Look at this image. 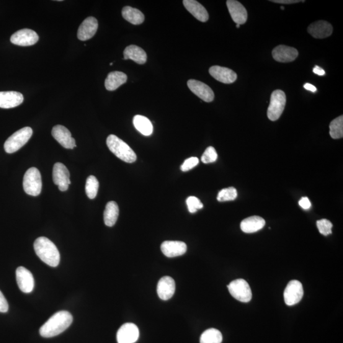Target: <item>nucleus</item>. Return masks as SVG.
Wrapping results in <instances>:
<instances>
[{"instance_id": "33", "label": "nucleus", "mask_w": 343, "mask_h": 343, "mask_svg": "<svg viewBox=\"0 0 343 343\" xmlns=\"http://www.w3.org/2000/svg\"><path fill=\"white\" fill-rule=\"evenodd\" d=\"M237 191L233 187L225 188L220 191L218 193L217 200L219 202H226L235 200L237 197Z\"/></svg>"}, {"instance_id": "5", "label": "nucleus", "mask_w": 343, "mask_h": 343, "mask_svg": "<svg viewBox=\"0 0 343 343\" xmlns=\"http://www.w3.org/2000/svg\"><path fill=\"white\" fill-rule=\"evenodd\" d=\"M23 188L28 195L37 197L40 194L42 189L41 174L38 169L32 167L25 173L23 179Z\"/></svg>"}, {"instance_id": "29", "label": "nucleus", "mask_w": 343, "mask_h": 343, "mask_svg": "<svg viewBox=\"0 0 343 343\" xmlns=\"http://www.w3.org/2000/svg\"><path fill=\"white\" fill-rule=\"evenodd\" d=\"M122 16L124 19L134 25L141 24L144 21V15L140 10L127 6L122 10Z\"/></svg>"}, {"instance_id": "14", "label": "nucleus", "mask_w": 343, "mask_h": 343, "mask_svg": "<svg viewBox=\"0 0 343 343\" xmlns=\"http://www.w3.org/2000/svg\"><path fill=\"white\" fill-rule=\"evenodd\" d=\"M139 336L138 327L133 323L123 324L117 332L118 343H134Z\"/></svg>"}, {"instance_id": "10", "label": "nucleus", "mask_w": 343, "mask_h": 343, "mask_svg": "<svg viewBox=\"0 0 343 343\" xmlns=\"http://www.w3.org/2000/svg\"><path fill=\"white\" fill-rule=\"evenodd\" d=\"M70 174L67 167L62 163H56L53 168V180L54 184L58 186L61 192H66L71 184Z\"/></svg>"}, {"instance_id": "23", "label": "nucleus", "mask_w": 343, "mask_h": 343, "mask_svg": "<svg viewBox=\"0 0 343 343\" xmlns=\"http://www.w3.org/2000/svg\"><path fill=\"white\" fill-rule=\"evenodd\" d=\"M182 2L186 9L197 20L205 22L209 19L207 10L200 3L195 0H184Z\"/></svg>"}, {"instance_id": "43", "label": "nucleus", "mask_w": 343, "mask_h": 343, "mask_svg": "<svg viewBox=\"0 0 343 343\" xmlns=\"http://www.w3.org/2000/svg\"><path fill=\"white\" fill-rule=\"evenodd\" d=\"M240 27H241V25H239V24H236V27L237 28H239Z\"/></svg>"}, {"instance_id": "1", "label": "nucleus", "mask_w": 343, "mask_h": 343, "mask_svg": "<svg viewBox=\"0 0 343 343\" xmlns=\"http://www.w3.org/2000/svg\"><path fill=\"white\" fill-rule=\"evenodd\" d=\"M73 320V316L69 312L59 311L53 314L43 325L40 329V334L41 336L46 338L58 336L71 326Z\"/></svg>"}, {"instance_id": "16", "label": "nucleus", "mask_w": 343, "mask_h": 343, "mask_svg": "<svg viewBox=\"0 0 343 343\" xmlns=\"http://www.w3.org/2000/svg\"><path fill=\"white\" fill-rule=\"evenodd\" d=\"M298 55V51L296 48L286 45L278 46L272 51L273 59L280 63H290L295 61Z\"/></svg>"}, {"instance_id": "24", "label": "nucleus", "mask_w": 343, "mask_h": 343, "mask_svg": "<svg viewBox=\"0 0 343 343\" xmlns=\"http://www.w3.org/2000/svg\"><path fill=\"white\" fill-rule=\"evenodd\" d=\"M265 219L259 216H251L242 221V231L246 233H255L260 230L265 226Z\"/></svg>"}, {"instance_id": "45", "label": "nucleus", "mask_w": 343, "mask_h": 343, "mask_svg": "<svg viewBox=\"0 0 343 343\" xmlns=\"http://www.w3.org/2000/svg\"><path fill=\"white\" fill-rule=\"evenodd\" d=\"M112 65H113V63H110V66H112Z\"/></svg>"}, {"instance_id": "8", "label": "nucleus", "mask_w": 343, "mask_h": 343, "mask_svg": "<svg viewBox=\"0 0 343 343\" xmlns=\"http://www.w3.org/2000/svg\"><path fill=\"white\" fill-rule=\"evenodd\" d=\"M304 295L303 285L298 280H292L288 283L284 291V301L288 306L298 304Z\"/></svg>"}, {"instance_id": "42", "label": "nucleus", "mask_w": 343, "mask_h": 343, "mask_svg": "<svg viewBox=\"0 0 343 343\" xmlns=\"http://www.w3.org/2000/svg\"><path fill=\"white\" fill-rule=\"evenodd\" d=\"M304 88L306 90L312 92H315L317 90L316 88L310 84H304Z\"/></svg>"}, {"instance_id": "35", "label": "nucleus", "mask_w": 343, "mask_h": 343, "mask_svg": "<svg viewBox=\"0 0 343 343\" xmlns=\"http://www.w3.org/2000/svg\"><path fill=\"white\" fill-rule=\"evenodd\" d=\"M218 159V153L214 147L210 146L205 149L202 156V161L204 164L213 163Z\"/></svg>"}, {"instance_id": "38", "label": "nucleus", "mask_w": 343, "mask_h": 343, "mask_svg": "<svg viewBox=\"0 0 343 343\" xmlns=\"http://www.w3.org/2000/svg\"><path fill=\"white\" fill-rule=\"evenodd\" d=\"M9 310V304L3 293L0 291V312L6 313Z\"/></svg>"}, {"instance_id": "4", "label": "nucleus", "mask_w": 343, "mask_h": 343, "mask_svg": "<svg viewBox=\"0 0 343 343\" xmlns=\"http://www.w3.org/2000/svg\"><path fill=\"white\" fill-rule=\"evenodd\" d=\"M33 135L32 128L25 127L15 131L4 144V149L7 153H13L19 150L27 144Z\"/></svg>"}, {"instance_id": "11", "label": "nucleus", "mask_w": 343, "mask_h": 343, "mask_svg": "<svg viewBox=\"0 0 343 343\" xmlns=\"http://www.w3.org/2000/svg\"><path fill=\"white\" fill-rule=\"evenodd\" d=\"M187 84L191 91L203 101L207 102L213 101L215 99V93L207 85L193 79L188 81Z\"/></svg>"}, {"instance_id": "19", "label": "nucleus", "mask_w": 343, "mask_h": 343, "mask_svg": "<svg viewBox=\"0 0 343 343\" xmlns=\"http://www.w3.org/2000/svg\"><path fill=\"white\" fill-rule=\"evenodd\" d=\"M24 101L21 93L15 91L0 92V108L10 109L18 107Z\"/></svg>"}, {"instance_id": "28", "label": "nucleus", "mask_w": 343, "mask_h": 343, "mask_svg": "<svg viewBox=\"0 0 343 343\" xmlns=\"http://www.w3.org/2000/svg\"><path fill=\"white\" fill-rule=\"evenodd\" d=\"M133 123L134 127L143 135L149 136L153 134V125L148 118L142 115H136L134 117Z\"/></svg>"}, {"instance_id": "7", "label": "nucleus", "mask_w": 343, "mask_h": 343, "mask_svg": "<svg viewBox=\"0 0 343 343\" xmlns=\"http://www.w3.org/2000/svg\"><path fill=\"white\" fill-rule=\"evenodd\" d=\"M229 292L236 300L248 303L251 300L252 294L249 283L244 279L233 280L228 285Z\"/></svg>"}, {"instance_id": "3", "label": "nucleus", "mask_w": 343, "mask_h": 343, "mask_svg": "<svg viewBox=\"0 0 343 343\" xmlns=\"http://www.w3.org/2000/svg\"><path fill=\"white\" fill-rule=\"evenodd\" d=\"M107 144L110 150L122 161L130 164L136 161L137 155L135 152L117 136L113 134L108 136Z\"/></svg>"}, {"instance_id": "40", "label": "nucleus", "mask_w": 343, "mask_h": 343, "mask_svg": "<svg viewBox=\"0 0 343 343\" xmlns=\"http://www.w3.org/2000/svg\"><path fill=\"white\" fill-rule=\"evenodd\" d=\"M271 2L275 3V4L285 5L298 4V3L300 2V1H299V0H273V1Z\"/></svg>"}, {"instance_id": "25", "label": "nucleus", "mask_w": 343, "mask_h": 343, "mask_svg": "<svg viewBox=\"0 0 343 343\" xmlns=\"http://www.w3.org/2000/svg\"><path fill=\"white\" fill-rule=\"evenodd\" d=\"M124 59H130L139 64H144L147 61V55L143 48L137 45H131L126 47L123 51Z\"/></svg>"}, {"instance_id": "6", "label": "nucleus", "mask_w": 343, "mask_h": 343, "mask_svg": "<svg viewBox=\"0 0 343 343\" xmlns=\"http://www.w3.org/2000/svg\"><path fill=\"white\" fill-rule=\"evenodd\" d=\"M286 95L281 90H276L271 95L270 102L268 107L267 115L271 121L279 119L285 107Z\"/></svg>"}, {"instance_id": "36", "label": "nucleus", "mask_w": 343, "mask_h": 343, "mask_svg": "<svg viewBox=\"0 0 343 343\" xmlns=\"http://www.w3.org/2000/svg\"><path fill=\"white\" fill-rule=\"evenodd\" d=\"M187 204L190 213H195L198 210L202 209L203 205L198 198L190 197L187 198Z\"/></svg>"}, {"instance_id": "30", "label": "nucleus", "mask_w": 343, "mask_h": 343, "mask_svg": "<svg viewBox=\"0 0 343 343\" xmlns=\"http://www.w3.org/2000/svg\"><path fill=\"white\" fill-rule=\"evenodd\" d=\"M223 336L218 329L206 330L200 337V343H221Z\"/></svg>"}, {"instance_id": "12", "label": "nucleus", "mask_w": 343, "mask_h": 343, "mask_svg": "<svg viewBox=\"0 0 343 343\" xmlns=\"http://www.w3.org/2000/svg\"><path fill=\"white\" fill-rule=\"evenodd\" d=\"M51 135L64 148L72 149L76 147L75 139L72 138L70 131L63 125H58L54 127Z\"/></svg>"}, {"instance_id": "15", "label": "nucleus", "mask_w": 343, "mask_h": 343, "mask_svg": "<svg viewBox=\"0 0 343 343\" xmlns=\"http://www.w3.org/2000/svg\"><path fill=\"white\" fill-rule=\"evenodd\" d=\"M226 5L233 21L236 23V24H244L247 21L248 15L247 10L243 5L236 0H228Z\"/></svg>"}, {"instance_id": "22", "label": "nucleus", "mask_w": 343, "mask_h": 343, "mask_svg": "<svg viewBox=\"0 0 343 343\" xmlns=\"http://www.w3.org/2000/svg\"><path fill=\"white\" fill-rule=\"evenodd\" d=\"M161 250L165 256L174 257L184 254L187 251V246L182 242L165 241L162 244Z\"/></svg>"}, {"instance_id": "26", "label": "nucleus", "mask_w": 343, "mask_h": 343, "mask_svg": "<svg viewBox=\"0 0 343 343\" xmlns=\"http://www.w3.org/2000/svg\"><path fill=\"white\" fill-rule=\"evenodd\" d=\"M127 81V76L120 71L111 72L105 78V87L109 91H114Z\"/></svg>"}, {"instance_id": "18", "label": "nucleus", "mask_w": 343, "mask_h": 343, "mask_svg": "<svg viewBox=\"0 0 343 343\" xmlns=\"http://www.w3.org/2000/svg\"><path fill=\"white\" fill-rule=\"evenodd\" d=\"M209 73L216 81L225 84L234 83L237 74L231 69L219 66H214L209 69Z\"/></svg>"}, {"instance_id": "39", "label": "nucleus", "mask_w": 343, "mask_h": 343, "mask_svg": "<svg viewBox=\"0 0 343 343\" xmlns=\"http://www.w3.org/2000/svg\"><path fill=\"white\" fill-rule=\"evenodd\" d=\"M299 204L301 206L303 209L308 210L309 208H310L311 204L310 201L308 199V198L303 197L299 202Z\"/></svg>"}, {"instance_id": "34", "label": "nucleus", "mask_w": 343, "mask_h": 343, "mask_svg": "<svg viewBox=\"0 0 343 343\" xmlns=\"http://www.w3.org/2000/svg\"><path fill=\"white\" fill-rule=\"evenodd\" d=\"M316 226L320 233L323 235L327 236L332 233V224L327 219H324L317 221Z\"/></svg>"}, {"instance_id": "37", "label": "nucleus", "mask_w": 343, "mask_h": 343, "mask_svg": "<svg viewBox=\"0 0 343 343\" xmlns=\"http://www.w3.org/2000/svg\"><path fill=\"white\" fill-rule=\"evenodd\" d=\"M198 163H199V160L197 157H191V158L186 160L180 167V169L183 172L189 171L190 170L197 166Z\"/></svg>"}, {"instance_id": "9", "label": "nucleus", "mask_w": 343, "mask_h": 343, "mask_svg": "<svg viewBox=\"0 0 343 343\" xmlns=\"http://www.w3.org/2000/svg\"><path fill=\"white\" fill-rule=\"evenodd\" d=\"M39 40L37 33L32 30L23 29L12 35L10 42L14 45L28 46L35 45Z\"/></svg>"}, {"instance_id": "13", "label": "nucleus", "mask_w": 343, "mask_h": 343, "mask_svg": "<svg viewBox=\"0 0 343 343\" xmlns=\"http://www.w3.org/2000/svg\"><path fill=\"white\" fill-rule=\"evenodd\" d=\"M16 279L18 286L24 293H32L35 287V280L32 273L24 267H20L16 270Z\"/></svg>"}, {"instance_id": "31", "label": "nucleus", "mask_w": 343, "mask_h": 343, "mask_svg": "<svg viewBox=\"0 0 343 343\" xmlns=\"http://www.w3.org/2000/svg\"><path fill=\"white\" fill-rule=\"evenodd\" d=\"M330 136L332 139H337L343 137V116H340L332 121L329 125Z\"/></svg>"}, {"instance_id": "2", "label": "nucleus", "mask_w": 343, "mask_h": 343, "mask_svg": "<svg viewBox=\"0 0 343 343\" xmlns=\"http://www.w3.org/2000/svg\"><path fill=\"white\" fill-rule=\"evenodd\" d=\"M34 249L37 256L46 265L57 267L60 262V254L56 245L46 237H39L36 240Z\"/></svg>"}, {"instance_id": "27", "label": "nucleus", "mask_w": 343, "mask_h": 343, "mask_svg": "<svg viewBox=\"0 0 343 343\" xmlns=\"http://www.w3.org/2000/svg\"><path fill=\"white\" fill-rule=\"evenodd\" d=\"M119 215V208L117 203L111 201L105 206L104 212V221L105 225L112 227L117 223Z\"/></svg>"}, {"instance_id": "44", "label": "nucleus", "mask_w": 343, "mask_h": 343, "mask_svg": "<svg viewBox=\"0 0 343 343\" xmlns=\"http://www.w3.org/2000/svg\"><path fill=\"white\" fill-rule=\"evenodd\" d=\"M281 9H282V10H284V7H281Z\"/></svg>"}, {"instance_id": "20", "label": "nucleus", "mask_w": 343, "mask_h": 343, "mask_svg": "<svg viewBox=\"0 0 343 343\" xmlns=\"http://www.w3.org/2000/svg\"><path fill=\"white\" fill-rule=\"evenodd\" d=\"M308 32L312 37L317 39H322L330 37L333 32V28L328 22L319 20L309 25Z\"/></svg>"}, {"instance_id": "21", "label": "nucleus", "mask_w": 343, "mask_h": 343, "mask_svg": "<svg viewBox=\"0 0 343 343\" xmlns=\"http://www.w3.org/2000/svg\"><path fill=\"white\" fill-rule=\"evenodd\" d=\"M175 291V283L171 277H164L159 280L157 285V293L162 300H170L174 296Z\"/></svg>"}, {"instance_id": "32", "label": "nucleus", "mask_w": 343, "mask_h": 343, "mask_svg": "<svg viewBox=\"0 0 343 343\" xmlns=\"http://www.w3.org/2000/svg\"><path fill=\"white\" fill-rule=\"evenodd\" d=\"M99 183L97 178L94 175H90L87 178L86 185V192L87 197L90 199H94L97 195Z\"/></svg>"}, {"instance_id": "17", "label": "nucleus", "mask_w": 343, "mask_h": 343, "mask_svg": "<svg viewBox=\"0 0 343 343\" xmlns=\"http://www.w3.org/2000/svg\"><path fill=\"white\" fill-rule=\"evenodd\" d=\"M98 21L94 17H87L82 24L80 25L78 30V38L81 41H87L92 38L96 33L98 29Z\"/></svg>"}, {"instance_id": "41", "label": "nucleus", "mask_w": 343, "mask_h": 343, "mask_svg": "<svg viewBox=\"0 0 343 343\" xmlns=\"http://www.w3.org/2000/svg\"><path fill=\"white\" fill-rule=\"evenodd\" d=\"M313 71L314 74L319 76H324L325 75V74H326V72H325L324 69L318 66H315V67H314Z\"/></svg>"}]
</instances>
